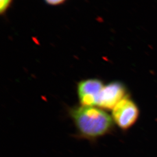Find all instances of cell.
<instances>
[{"mask_svg":"<svg viewBox=\"0 0 157 157\" xmlns=\"http://www.w3.org/2000/svg\"><path fill=\"white\" fill-rule=\"evenodd\" d=\"M78 137L90 141L111 133L114 122L105 110L98 107L78 105L69 109Z\"/></svg>","mask_w":157,"mask_h":157,"instance_id":"1","label":"cell"},{"mask_svg":"<svg viewBox=\"0 0 157 157\" xmlns=\"http://www.w3.org/2000/svg\"><path fill=\"white\" fill-rule=\"evenodd\" d=\"M139 109L134 101L124 98L112 109V118L120 129L126 130L132 127L139 117Z\"/></svg>","mask_w":157,"mask_h":157,"instance_id":"2","label":"cell"},{"mask_svg":"<svg viewBox=\"0 0 157 157\" xmlns=\"http://www.w3.org/2000/svg\"><path fill=\"white\" fill-rule=\"evenodd\" d=\"M128 97L122 83L115 81L104 85L99 96L97 107L104 110L113 109L120 101Z\"/></svg>","mask_w":157,"mask_h":157,"instance_id":"3","label":"cell"},{"mask_svg":"<svg viewBox=\"0 0 157 157\" xmlns=\"http://www.w3.org/2000/svg\"><path fill=\"white\" fill-rule=\"evenodd\" d=\"M104 84L98 78H88L80 82L77 92L80 105L97 107L99 96Z\"/></svg>","mask_w":157,"mask_h":157,"instance_id":"4","label":"cell"},{"mask_svg":"<svg viewBox=\"0 0 157 157\" xmlns=\"http://www.w3.org/2000/svg\"><path fill=\"white\" fill-rule=\"evenodd\" d=\"M11 1L12 0H0V11L1 13L6 11Z\"/></svg>","mask_w":157,"mask_h":157,"instance_id":"5","label":"cell"},{"mask_svg":"<svg viewBox=\"0 0 157 157\" xmlns=\"http://www.w3.org/2000/svg\"><path fill=\"white\" fill-rule=\"evenodd\" d=\"M45 1L48 4L54 6V5H58L62 3V2H63L65 0H45Z\"/></svg>","mask_w":157,"mask_h":157,"instance_id":"6","label":"cell"}]
</instances>
